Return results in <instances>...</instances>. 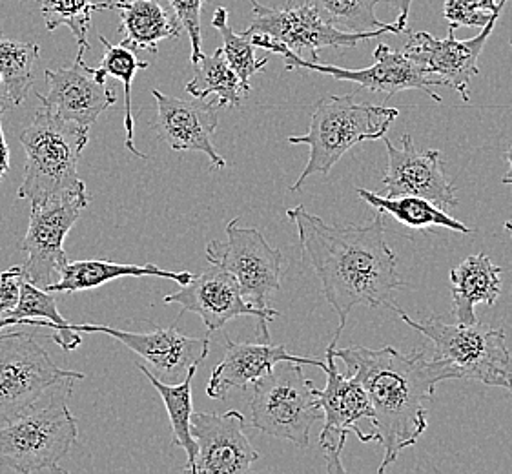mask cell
<instances>
[{
	"label": "cell",
	"mask_w": 512,
	"mask_h": 474,
	"mask_svg": "<svg viewBox=\"0 0 512 474\" xmlns=\"http://www.w3.org/2000/svg\"><path fill=\"white\" fill-rule=\"evenodd\" d=\"M296 225L303 258L321 281L323 296L338 314V330L330 347H336L356 307H389L396 292L405 289L398 258L385 237V214L378 212L367 225H328L303 205L288 208Z\"/></svg>",
	"instance_id": "1"
},
{
	"label": "cell",
	"mask_w": 512,
	"mask_h": 474,
	"mask_svg": "<svg viewBox=\"0 0 512 474\" xmlns=\"http://www.w3.org/2000/svg\"><path fill=\"white\" fill-rule=\"evenodd\" d=\"M334 356L347 365V376L356 378L374 407L372 433L383 445V474L398 460L401 451L418 444L427 431L429 405L441 382L454 380L440 360H427L423 352L401 354L394 347L334 349Z\"/></svg>",
	"instance_id": "2"
},
{
	"label": "cell",
	"mask_w": 512,
	"mask_h": 474,
	"mask_svg": "<svg viewBox=\"0 0 512 474\" xmlns=\"http://www.w3.org/2000/svg\"><path fill=\"white\" fill-rule=\"evenodd\" d=\"M88 137V126L64 121L44 106L37 110L19 139L26 152V166L17 197L39 203L88 196L77 170Z\"/></svg>",
	"instance_id": "3"
},
{
	"label": "cell",
	"mask_w": 512,
	"mask_h": 474,
	"mask_svg": "<svg viewBox=\"0 0 512 474\" xmlns=\"http://www.w3.org/2000/svg\"><path fill=\"white\" fill-rule=\"evenodd\" d=\"M62 380L28 411L0 423V467L15 473H61L59 462L72 451L79 436L68 400L72 383Z\"/></svg>",
	"instance_id": "4"
},
{
	"label": "cell",
	"mask_w": 512,
	"mask_h": 474,
	"mask_svg": "<svg viewBox=\"0 0 512 474\" xmlns=\"http://www.w3.org/2000/svg\"><path fill=\"white\" fill-rule=\"evenodd\" d=\"M398 115V108L358 103L354 93L319 99L307 134L288 137L290 145L310 148L307 166L290 190H301L310 176H328L339 159L359 143L383 139Z\"/></svg>",
	"instance_id": "5"
},
{
	"label": "cell",
	"mask_w": 512,
	"mask_h": 474,
	"mask_svg": "<svg viewBox=\"0 0 512 474\" xmlns=\"http://www.w3.org/2000/svg\"><path fill=\"white\" fill-rule=\"evenodd\" d=\"M401 321L410 329L418 330L434 343V360L449 367L454 380H476L489 387H500L512 396V354L507 349L505 332L492 329L485 323H456L449 325L438 318L416 321L407 312L398 309Z\"/></svg>",
	"instance_id": "6"
},
{
	"label": "cell",
	"mask_w": 512,
	"mask_h": 474,
	"mask_svg": "<svg viewBox=\"0 0 512 474\" xmlns=\"http://www.w3.org/2000/svg\"><path fill=\"white\" fill-rule=\"evenodd\" d=\"M254 19L243 31L250 37L256 48L272 52L276 46L287 48L299 57L310 53L312 62H318L321 48H356L359 42L378 39L385 33H401L396 24H387L383 28L370 31H343L330 26L316 8L305 0H288L285 8H268L257 0H248Z\"/></svg>",
	"instance_id": "7"
},
{
	"label": "cell",
	"mask_w": 512,
	"mask_h": 474,
	"mask_svg": "<svg viewBox=\"0 0 512 474\" xmlns=\"http://www.w3.org/2000/svg\"><path fill=\"white\" fill-rule=\"evenodd\" d=\"M321 416L314 383L303 374L301 363L281 361L254 383L250 423L261 433L307 449L310 431Z\"/></svg>",
	"instance_id": "8"
},
{
	"label": "cell",
	"mask_w": 512,
	"mask_h": 474,
	"mask_svg": "<svg viewBox=\"0 0 512 474\" xmlns=\"http://www.w3.org/2000/svg\"><path fill=\"white\" fill-rule=\"evenodd\" d=\"M70 378L81 382L84 374L59 367L30 332L0 336V423L28 411L57 383Z\"/></svg>",
	"instance_id": "9"
},
{
	"label": "cell",
	"mask_w": 512,
	"mask_h": 474,
	"mask_svg": "<svg viewBox=\"0 0 512 474\" xmlns=\"http://www.w3.org/2000/svg\"><path fill=\"white\" fill-rule=\"evenodd\" d=\"M206 259L237 279L250 305L270 309L268 298L281 289L285 259L257 228L239 227V219H232L226 225V241L214 239L206 245Z\"/></svg>",
	"instance_id": "10"
},
{
	"label": "cell",
	"mask_w": 512,
	"mask_h": 474,
	"mask_svg": "<svg viewBox=\"0 0 512 474\" xmlns=\"http://www.w3.org/2000/svg\"><path fill=\"white\" fill-rule=\"evenodd\" d=\"M334 349L336 347H328L327 361L321 367V371L327 374V385L323 389L314 387V394L325 418L319 445L327 458L328 473H343L345 467L341 464V453L350 433L356 434L363 444L376 442L372 434L363 433L358 425L361 420H374V407L363 385L356 378L343 376L338 371Z\"/></svg>",
	"instance_id": "11"
},
{
	"label": "cell",
	"mask_w": 512,
	"mask_h": 474,
	"mask_svg": "<svg viewBox=\"0 0 512 474\" xmlns=\"http://www.w3.org/2000/svg\"><path fill=\"white\" fill-rule=\"evenodd\" d=\"M88 205V196L31 203L30 225L22 239L21 250L26 254L22 265L24 278L35 287L48 289L55 279L61 278L62 268L68 265L64 241Z\"/></svg>",
	"instance_id": "12"
},
{
	"label": "cell",
	"mask_w": 512,
	"mask_h": 474,
	"mask_svg": "<svg viewBox=\"0 0 512 474\" xmlns=\"http://www.w3.org/2000/svg\"><path fill=\"white\" fill-rule=\"evenodd\" d=\"M164 303L181 305V316L185 312L197 314L210 332L221 330L228 321L241 316L256 318L259 336L270 341L268 321L276 320L279 312L274 309H257L250 305L239 289L237 279L219 265L205 268L201 274L190 279L181 289L164 296ZM179 316V318H181Z\"/></svg>",
	"instance_id": "13"
},
{
	"label": "cell",
	"mask_w": 512,
	"mask_h": 474,
	"mask_svg": "<svg viewBox=\"0 0 512 474\" xmlns=\"http://www.w3.org/2000/svg\"><path fill=\"white\" fill-rule=\"evenodd\" d=\"M272 53L283 57L288 72L301 68V70H310V72L325 73L338 81L358 84L370 92L385 93L387 99L396 93L420 90L425 95H429L432 101L441 103L440 95H436L434 92V86L440 84V81H436L421 68L420 64L409 59L405 53L392 50L389 44H378V48L374 52L376 62L363 70H347V68L334 66V64L307 61L281 46H276Z\"/></svg>",
	"instance_id": "14"
},
{
	"label": "cell",
	"mask_w": 512,
	"mask_h": 474,
	"mask_svg": "<svg viewBox=\"0 0 512 474\" xmlns=\"http://www.w3.org/2000/svg\"><path fill=\"white\" fill-rule=\"evenodd\" d=\"M498 19L500 15L492 17L491 21L483 26L480 35L472 37L469 41H458L452 28H449V35L445 39H436L427 31H412L409 33V41L405 44L403 53L416 64H420L421 68L436 81H440L441 86L454 88L460 93L461 99L469 103V84L472 77L480 73L478 59Z\"/></svg>",
	"instance_id": "15"
},
{
	"label": "cell",
	"mask_w": 512,
	"mask_h": 474,
	"mask_svg": "<svg viewBox=\"0 0 512 474\" xmlns=\"http://www.w3.org/2000/svg\"><path fill=\"white\" fill-rule=\"evenodd\" d=\"M387 148V172L383 176L385 196H418L434 205L454 208L458 205L456 188L443 174L441 152L418 150L409 134L401 137V148L383 137Z\"/></svg>",
	"instance_id": "16"
},
{
	"label": "cell",
	"mask_w": 512,
	"mask_h": 474,
	"mask_svg": "<svg viewBox=\"0 0 512 474\" xmlns=\"http://www.w3.org/2000/svg\"><path fill=\"white\" fill-rule=\"evenodd\" d=\"M77 332L106 334L121 341L124 347L134 351L154 367L157 378H166L168 383L179 382L194 363H201L210 354L208 338H190L174 327L155 329L152 332H128L106 325H68Z\"/></svg>",
	"instance_id": "17"
},
{
	"label": "cell",
	"mask_w": 512,
	"mask_h": 474,
	"mask_svg": "<svg viewBox=\"0 0 512 474\" xmlns=\"http://www.w3.org/2000/svg\"><path fill=\"white\" fill-rule=\"evenodd\" d=\"M190 425L197 444L195 474L250 473L259 460V453L246 438L245 416L239 411L194 413Z\"/></svg>",
	"instance_id": "18"
},
{
	"label": "cell",
	"mask_w": 512,
	"mask_h": 474,
	"mask_svg": "<svg viewBox=\"0 0 512 474\" xmlns=\"http://www.w3.org/2000/svg\"><path fill=\"white\" fill-rule=\"evenodd\" d=\"M157 103V117L152 128L159 139L175 152H199L210 159V165L216 170L226 168V161L214 146L219 115L217 106L205 99H177L161 90H154Z\"/></svg>",
	"instance_id": "19"
},
{
	"label": "cell",
	"mask_w": 512,
	"mask_h": 474,
	"mask_svg": "<svg viewBox=\"0 0 512 474\" xmlns=\"http://www.w3.org/2000/svg\"><path fill=\"white\" fill-rule=\"evenodd\" d=\"M44 77L48 92L39 93L37 97L46 110L59 115L64 121L90 128L110 106L117 103V90L93 77L82 53H77L72 66L46 70Z\"/></svg>",
	"instance_id": "20"
},
{
	"label": "cell",
	"mask_w": 512,
	"mask_h": 474,
	"mask_svg": "<svg viewBox=\"0 0 512 474\" xmlns=\"http://www.w3.org/2000/svg\"><path fill=\"white\" fill-rule=\"evenodd\" d=\"M281 361H296L318 369L325 365V361L310 356H294L287 351L285 345H272L270 341L246 343L230 340L226 336L225 358L212 371L206 385V394L219 400L232 389H246L267 376L268 372L274 371V367Z\"/></svg>",
	"instance_id": "21"
},
{
	"label": "cell",
	"mask_w": 512,
	"mask_h": 474,
	"mask_svg": "<svg viewBox=\"0 0 512 474\" xmlns=\"http://www.w3.org/2000/svg\"><path fill=\"white\" fill-rule=\"evenodd\" d=\"M502 267L489 256L474 254L451 270V294L454 316L458 323H476L478 305H494L502 294Z\"/></svg>",
	"instance_id": "22"
},
{
	"label": "cell",
	"mask_w": 512,
	"mask_h": 474,
	"mask_svg": "<svg viewBox=\"0 0 512 474\" xmlns=\"http://www.w3.org/2000/svg\"><path fill=\"white\" fill-rule=\"evenodd\" d=\"M106 10L121 15V44L132 50L157 53L159 42L179 39L181 24L164 10L159 0H108Z\"/></svg>",
	"instance_id": "23"
},
{
	"label": "cell",
	"mask_w": 512,
	"mask_h": 474,
	"mask_svg": "<svg viewBox=\"0 0 512 474\" xmlns=\"http://www.w3.org/2000/svg\"><path fill=\"white\" fill-rule=\"evenodd\" d=\"M155 278L172 279L177 285H186L194 278L188 270H163L154 263L146 265H121L113 261H101V259H84V261H68V265L62 268L59 281L52 283L48 292H82V290L99 289L113 279L119 278Z\"/></svg>",
	"instance_id": "24"
},
{
	"label": "cell",
	"mask_w": 512,
	"mask_h": 474,
	"mask_svg": "<svg viewBox=\"0 0 512 474\" xmlns=\"http://www.w3.org/2000/svg\"><path fill=\"white\" fill-rule=\"evenodd\" d=\"M201 363H194L181 383H164L161 378H157L154 372L141 363H137V369L143 372L144 376L154 385L155 391L161 394L163 398L166 413L172 423V445L181 447L186 453V471L195 474V460H197V444L192 436V414H194V402H192V383H194L195 372L199 371Z\"/></svg>",
	"instance_id": "25"
},
{
	"label": "cell",
	"mask_w": 512,
	"mask_h": 474,
	"mask_svg": "<svg viewBox=\"0 0 512 474\" xmlns=\"http://www.w3.org/2000/svg\"><path fill=\"white\" fill-rule=\"evenodd\" d=\"M358 196L367 201L370 207L383 212L385 216H392L398 223L414 230H427V228H447L452 232L471 234V228L458 219L449 216L447 210L431 203L429 199L418 196H381L370 190L359 188Z\"/></svg>",
	"instance_id": "26"
},
{
	"label": "cell",
	"mask_w": 512,
	"mask_h": 474,
	"mask_svg": "<svg viewBox=\"0 0 512 474\" xmlns=\"http://www.w3.org/2000/svg\"><path fill=\"white\" fill-rule=\"evenodd\" d=\"M99 41L104 46L103 61L97 68L90 66V70H92L93 77L99 83H106L108 77H112V79H119L124 84V130H126L124 146L135 157L148 159L141 150H137L134 143L135 121L134 110H132V84H134L135 75L141 70H146L150 64L139 61L137 55H135V50L124 46V44H113L103 35H99Z\"/></svg>",
	"instance_id": "27"
},
{
	"label": "cell",
	"mask_w": 512,
	"mask_h": 474,
	"mask_svg": "<svg viewBox=\"0 0 512 474\" xmlns=\"http://www.w3.org/2000/svg\"><path fill=\"white\" fill-rule=\"evenodd\" d=\"M186 92L195 99H206L214 95L217 108H239L250 93V86L243 84L237 77V73L226 62L223 50L219 48L214 55H201V59L195 64L192 81L186 84Z\"/></svg>",
	"instance_id": "28"
},
{
	"label": "cell",
	"mask_w": 512,
	"mask_h": 474,
	"mask_svg": "<svg viewBox=\"0 0 512 474\" xmlns=\"http://www.w3.org/2000/svg\"><path fill=\"white\" fill-rule=\"evenodd\" d=\"M41 48L35 42L11 41L0 35V86L8 101L19 106L35 83V64Z\"/></svg>",
	"instance_id": "29"
},
{
	"label": "cell",
	"mask_w": 512,
	"mask_h": 474,
	"mask_svg": "<svg viewBox=\"0 0 512 474\" xmlns=\"http://www.w3.org/2000/svg\"><path fill=\"white\" fill-rule=\"evenodd\" d=\"M46 28L53 31L61 26L70 28L79 46V53L90 50L88 30L92 26L93 11L106 10V2L93 0H37Z\"/></svg>",
	"instance_id": "30"
},
{
	"label": "cell",
	"mask_w": 512,
	"mask_h": 474,
	"mask_svg": "<svg viewBox=\"0 0 512 474\" xmlns=\"http://www.w3.org/2000/svg\"><path fill=\"white\" fill-rule=\"evenodd\" d=\"M325 21L343 31H370L387 26L376 17L379 0H305Z\"/></svg>",
	"instance_id": "31"
},
{
	"label": "cell",
	"mask_w": 512,
	"mask_h": 474,
	"mask_svg": "<svg viewBox=\"0 0 512 474\" xmlns=\"http://www.w3.org/2000/svg\"><path fill=\"white\" fill-rule=\"evenodd\" d=\"M212 28L221 33L223 39V55L230 68L237 73L243 84L250 86V77L257 72H263L268 59H257L256 46L246 37L245 33H236L228 26V11L226 8H217L212 19Z\"/></svg>",
	"instance_id": "32"
},
{
	"label": "cell",
	"mask_w": 512,
	"mask_h": 474,
	"mask_svg": "<svg viewBox=\"0 0 512 474\" xmlns=\"http://www.w3.org/2000/svg\"><path fill=\"white\" fill-rule=\"evenodd\" d=\"M509 0H445L443 17L449 28H483L492 17L502 15Z\"/></svg>",
	"instance_id": "33"
},
{
	"label": "cell",
	"mask_w": 512,
	"mask_h": 474,
	"mask_svg": "<svg viewBox=\"0 0 512 474\" xmlns=\"http://www.w3.org/2000/svg\"><path fill=\"white\" fill-rule=\"evenodd\" d=\"M174 17L188 33L192 44V64H197L203 55V33H201V10L206 0H168Z\"/></svg>",
	"instance_id": "34"
},
{
	"label": "cell",
	"mask_w": 512,
	"mask_h": 474,
	"mask_svg": "<svg viewBox=\"0 0 512 474\" xmlns=\"http://www.w3.org/2000/svg\"><path fill=\"white\" fill-rule=\"evenodd\" d=\"M22 281H24L22 265L0 272V320L6 318L19 303Z\"/></svg>",
	"instance_id": "35"
},
{
	"label": "cell",
	"mask_w": 512,
	"mask_h": 474,
	"mask_svg": "<svg viewBox=\"0 0 512 474\" xmlns=\"http://www.w3.org/2000/svg\"><path fill=\"white\" fill-rule=\"evenodd\" d=\"M390 6H394L398 11V17H396V26L401 33H407V21H409L410 6L414 0H387Z\"/></svg>",
	"instance_id": "36"
},
{
	"label": "cell",
	"mask_w": 512,
	"mask_h": 474,
	"mask_svg": "<svg viewBox=\"0 0 512 474\" xmlns=\"http://www.w3.org/2000/svg\"><path fill=\"white\" fill-rule=\"evenodd\" d=\"M0 112H2V95H0ZM8 170H10V146L6 143L2 123H0V179L6 176Z\"/></svg>",
	"instance_id": "37"
},
{
	"label": "cell",
	"mask_w": 512,
	"mask_h": 474,
	"mask_svg": "<svg viewBox=\"0 0 512 474\" xmlns=\"http://www.w3.org/2000/svg\"><path fill=\"white\" fill-rule=\"evenodd\" d=\"M503 183L505 185H512V145L509 148V152H507V172L503 176Z\"/></svg>",
	"instance_id": "38"
},
{
	"label": "cell",
	"mask_w": 512,
	"mask_h": 474,
	"mask_svg": "<svg viewBox=\"0 0 512 474\" xmlns=\"http://www.w3.org/2000/svg\"><path fill=\"white\" fill-rule=\"evenodd\" d=\"M503 228L512 234V221H505V223H503Z\"/></svg>",
	"instance_id": "39"
},
{
	"label": "cell",
	"mask_w": 512,
	"mask_h": 474,
	"mask_svg": "<svg viewBox=\"0 0 512 474\" xmlns=\"http://www.w3.org/2000/svg\"><path fill=\"white\" fill-rule=\"evenodd\" d=\"M0 95H2V86H0Z\"/></svg>",
	"instance_id": "40"
},
{
	"label": "cell",
	"mask_w": 512,
	"mask_h": 474,
	"mask_svg": "<svg viewBox=\"0 0 512 474\" xmlns=\"http://www.w3.org/2000/svg\"><path fill=\"white\" fill-rule=\"evenodd\" d=\"M511 46H512V42H511Z\"/></svg>",
	"instance_id": "41"
}]
</instances>
